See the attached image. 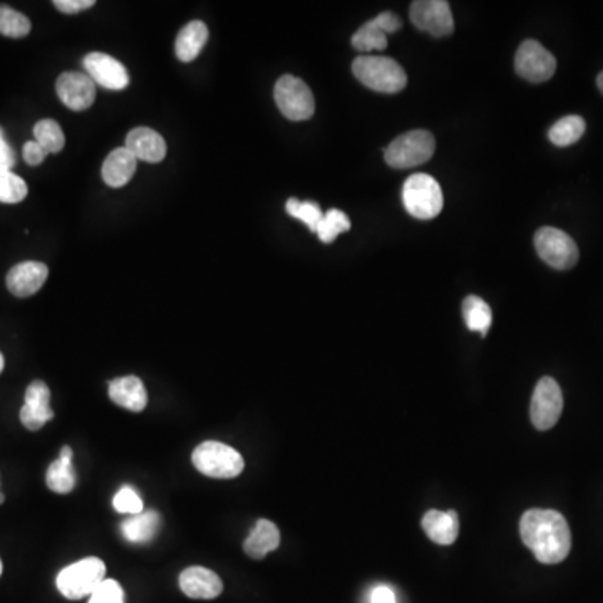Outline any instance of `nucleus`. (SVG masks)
<instances>
[{"label": "nucleus", "instance_id": "obj_29", "mask_svg": "<svg viewBox=\"0 0 603 603\" xmlns=\"http://www.w3.org/2000/svg\"><path fill=\"white\" fill-rule=\"evenodd\" d=\"M27 191L29 188L21 176H17L9 168L0 166V203H9V205L21 203L22 200H26Z\"/></svg>", "mask_w": 603, "mask_h": 603}, {"label": "nucleus", "instance_id": "obj_31", "mask_svg": "<svg viewBox=\"0 0 603 603\" xmlns=\"http://www.w3.org/2000/svg\"><path fill=\"white\" fill-rule=\"evenodd\" d=\"M31 32V21L12 7L0 6V34L21 39Z\"/></svg>", "mask_w": 603, "mask_h": 603}, {"label": "nucleus", "instance_id": "obj_15", "mask_svg": "<svg viewBox=\"0 0 603 603\" xmlns=\"http://www.w3.org/2000/svg\"><path fill=\"white\" fill-rule=\"evenodd\" d=\"M49 268L42 262H21L12 267L7 274V289L12 295L26 299L37 294L46 284Z\"/></svg>", "mask_w": 603, "mask_h": 603}, {"label": "nucleus", "instance_id": "obj_17", "mask_svg": "<svg viewBox=\"0 0 603 603\" xmlns=\"http://www.w3.org/2000/svg\"><path fill=\"white\" fill-rule=\"evenodd\" d=\"M126 148L136 160L160 163L165 160L166 143L160 133L151 128H134L126 136Z\"/></svg>", "mask_w": 603, "mask_h": 603}, {"label": "nucleus", "instance_id": "obj_9", "mask_svg": "<svg viewBox=\"0 0 603 603\" xmlns=\"http://www.w3.org/2000/svg\"><path fill=\"white\" fill-rule=\"evenodd\" d=\"M563 411V394L553 377H543L531 397V423L540 431H548L558 423Z\"/></svg>", "mask_w": 603, "mask_h": 603}, {"label": "nucleus", "instance_id": "obj_16", "mask_svg": "<svg viewBox=\"0 0 603 603\" xmlns=\"http://www.w3.org/2000/svg\"><path fill=\"white\" fill-rule=\"evenodd\" d=\"M181 592L195 600H213L223 592L222 578L203 567H190L180 575Z\"/></svg>", "mask_w": 603, "mask_h": 603}, {"label": "nucleus", "instance_id": "obj_10", "mask_svg": "<svg viewBox=\"0 0 603 603\" xmlns=\"http://www.w3.org/2000/svg\"><path fill=\"white\" fill-rule=\"evenodd\" d=\"M515 69L530 83H545L557 71V59L540 42L528 39L516 51Z\"/></svg>", "mask_w": 603, "mask_h": 603}, {"label": "nucleus", "instance_id": "obj_28", "mask_svg": "<svg viewBox=\"0 0 603 603\" xmlns=\"http://www.w3.org/2000/svg\"><path fill=\"white\" fill-rule=\"evenodd\" d=\"M34 136L39 145L46 150L47 155H56L66 145V136L54 119H41L34 126Z\"/></svg>", "mask_w": 603, "mask_h": 603}, {"label": "nucleus", "instance_id": "obj_18", "mask_svg": "<svg viewBox=\"0 0 603 603\" xmlns=\"http://www.w3.org/2000/svg\"><path fill=\"white\" fill-rule=\"evenodd\" d=\"M109 397L121 408L141 413L148 406V392L140 377H118L109 382Z\"/></svg>", "mask_w": 603, "mask_h": 603}, {"label": "nucleus", "instance_id": "obj_13", "mask_svg": "<svg viewBox=\"0 0 603 603\" xmlns=\"http://www.w3.org/2000/svg\"><path fill=\"white\" fill-rule=\"evenodd\" d=\"M57 96L71 111H86L96 99V84L88 74L64 73L56 83Z\"/></svg>", "mask_w": 603, "mask_h": 603}, {"label": "nucleus", "instance_id": "obj_5", "mask_svg": "<svg viewBox=\"0 0 603 603\" xmlns=\"http://www.w3.org/2000/svg\"><path fill=\"white\" fill-rule=\"evenodd\" d=\"M106 580V565L101 558L89 557L62 568L57 575V590L69 598L91 597L94 590Z\"/></svg>", "mask_w": 603, "mask_h": 603}, {"label": "nucleus", "instance_id": "obj_40", "mask_svg": "<svg viewBox=\"0 0 603 603\" xmlns=\"http://www.w3.org/2000/svg\"><path fill=\"white\" fill-rule=\"evenodd\" d=\"M597 84L598 89H600V91L603 93V73L598 74Z\"/></svg>", "mask_w": 603, "mask_h": 603}, {"label": "nucleus", "instance_id": "obj_3", "mask_svg": "<svg viewBox=\"0 0 603 603\" xmlns=\"http://www.w3.org/2000/svg\"><path fill=\"white\" fill-rule=\"evenodd\" d=\"M191 461L201 475L217 480L237 478L245 468L242 454L232 446L218 441H205L200 446H196Z\"/></svg>", "mask_w": 603, "mask_h": 603}, {"label": "nucleus", "instance_id": "obj_14", "mask_svg": "<svg viewBox=\"0 0 603 603\" xmlns=\"http://www.w3.org/2000/svg\"><path fill=\"white\" fill-rule=\"evenodd\" d=\"M54 418L51 391L46 382L34 381L27 387L26 401L21 409V421L29 431H39Z\"/></svg>", "mask_w": 603, "mask_h": 603}, {"label": "nucleus", "instance_id": "obj_19", "mask_svg": "<svg viewBox=\"0 0 603 603\" xmlns=\"http://www.w3.org/2000/svg\"><path fill=\"white\" fill-rule=\"evenodd\" d=\"M423 530L434 543L446 547L453 545L459 533L458 513L454 510H429L423 516Z\"/></svg>", "mask_w": 603, "mask_h": 603}, {"label": "nucleus", "instance_id": "obj_11", "mask_svg": "<svg viewBox=\"0 0 603 603\" xmlns=\"http://www.w3.org/2000/svg\"><path fill=\"white\" fill-rule=\"evenodd\" d=\"M411 22L419 31L434 37L449 36L454 31L451 7L446 0H418L411 4Z\"/></svg>", "mask_w": 603, "mask_h": 603}, {"label": "nucleus", "instance_id": "obj_25", "mask_svg": "<svg viewBox=\"0 0 603 603\" xmlns=\"http://www.w3.org/2000/svg\"><path fill=\"white\" fill-rule=\"evenodd\" d=\"M463 317L468 329L480 332L483 337L488 334V330L493 324V312H491L490 305L476 295H469L464 299Z\"/></svg>", "mask_w": 603, "mask_h": 603}, {"label": "nucleus", "instance_id": "obj_24", "mask_svg": "<svg viewBox=\"0 0 603 603\" xmlns=\"http://www.w3.org/2000/svg\"><path fill=\"white\" fill-rule=\"evenodd\" d=\"M161 525V516L155 510L143 511L121 523V533L129 543H148L155 538Z\"/></svg>", "mask_w": 603, "mask_h": 603}, {"label": "nucleus", "instance_id": "obj_42", "mask_svg": "<svg viewBox=\"0 0 603 603\" xmlns=\"http://www.w3.org/2000/svg\"><path fill=\"white\" fill-rule=\"evenodd\" d=\"M4 500H6V496L2 495V493H0V505H2V503H4Z\"/></svg>", "mask_w": 603, "mask_h": 603}, {"label": "nucleus", "instance_id": "obj_37", "mask_svg": "<svg viewBox=\"0 0 603 603\" xmlns=\"http://www.w3.org/2000/svg\"><path fill=\"white\" fill-rule=\"evenodd\" d=\"M376 22L386 34H394V32L399 31L402 26L401 19H399L394 12L389 11L379 14V16L376 17Z\"/></svg>", "mask_w": 603, "mask_h": 603}, {"label": "nucleus", "instance_id": "obj_8", "mask_svg": "<svg viewBox=\"0 0 603 603\" xmlns=\"http://www.w3.org/2000/svg\"><path fill=\"white\" fill-rule=\"evenodd\" d=\"M535 248L543 262L557 270L575 267L580 257L575 240L558 228H540L535 235Z\"/></svg>", "mask_w": 603, "mask_h": 603}, {"label": "nucleus", "instance_id": "obj_2", "mask_svg": "<svg viewBox=\"0 0 603 603\" xmlns=\"http://www.w3.org/2000/svg\"><path fill=\"white\" fill-rule=\"evenodd\" d=\"M357 81L377 93L394 94L406 88L408 76L391 57L361 56L352 62Z\"/></svg>", "mask_w": 603, "mask_h": 603}, {"label": "nucleus", "instance_id": "obj_43", "mask_svg": "<svg viewBox=\"0 0 603 603\" xmlns=\"http://www.w3.org/2000/svg\"><path fill=\"white\" fill-rule=\"evenodd\" d=\"M0 575H2V560H0Z\"/></svg>", "mask_w": 603, "mask_h": 603}, {"label": "nucleus", "instance_id": "obj_23", "mask_svg": "<svg viewBox=\"0 0 603 603\" xmlns=\"http://www.w3.org/2000/svg\"><path fill=\"white\" fill-rule=\"evenodd\" d=\"M208 41V27L205 22L193 21L186 24L176 37L175 52L176 57L181 62L195 61L200 56L203 47Z\"/></svg>", "mask_w": 603, "mask_h": 603}, {"label": "nucleus", "instance_id": "obj_38", "mask_svg": "<svg viewBox=\"0 0 603 603\" xmlns=\"http://www.w3.org/2000/svg\"><path fill=\"white\" fill-rule=\"evenodd\" d=\"M16 161V151L12 150L11 146H9L6 136H4V131L0 128V166L11 170L16 165Z\"/></svg>", "mask_w": 603, "mask_h": 603}, {"label": "nucleus", "instance_id": "obj_4", "mask_svg": "<svg viewBox=\"0 0 603 603\" xmlns=\"http://www.w3.org/2000/svg\"><path fill=\"white\" fill-rule=\"evenodd\" d=\"M402 201L409 215L418 220H433L443 210V190L433 176L416 173L404 183Z\"/></svg>", "mask_w": 603, "mask_h": 603}, {"label": "nucleus", "instance_id": "obj_39", "mask_svg": "<svg viewBox=\"0 0 603 603\" xmlns=\"http://www.w3.org/2000/svg\"><path fill=\"white\" fill-rule=\"evenodd\" d=\"M371 603H396V595L391 588L381 585L372 590Z\"/></svg>", "mask_w": 603, "mask_h": 603}, {"label": "nucleus", "instance_id": "obj_6", "mask_svg": "<svg viewBox=\"0 0 603 603\" xmlns=\"http://www.w3.org/2000/svg\"><path fill=\"white\" fill-rule=\"evenodd\" d=\"M436 150L433 134L424 129H416L397 136L389 148L384 151L387 165L396 170H406L414 166L424 165L431 160Z\"/></svg>", "mask_w": 603, "mask_h": 603}, {"label": "nucleus", "instance_id": "obj_22", "mask_svg": "<svg viewBox=\"0 0 603 603\" xmlns=\"http://www.w3.org/2000/svg\"><path fill=\"white\" fill-rule=\"evenodd\" d=\"M46 483L49 490L59 495H67L76 486V471L73 464V449L64 446L56 461L47 468Z\"/></svg>", "mask_w": 603, "mask_h": 603}, {"label": "nucleus", "instance_id": "obj_26", "mask_svg": "<svg viewBox=\"0 0 603 603\" xmlns=\"http://www.w3.org/2000/svg\"><path fill=\"white\" fill-rule=\"evenodd\" d=\"M585 128H587L585 119L572 114V116H565V118L553 124L550 131H548V138H550L553 145L562 146L563 148V146L577 143L582 138L583 133H585Z\"/></svg>", "mask_w": 603, "mask_h": 603}, {"label": "nucleus", "instance_id": "obj_7", "mask_svg": "<svg viewBox=\"0 0 603 603\" xmlns=\"http://www.w3.org/2000/svg\"><path fill=\"white\" fill-rule=\"evenodd\" d=\"M275 103L290 121H305L314 116L315 99L309 86L295 76H282L275 84Z\"/></svg>", "mask_w": 603, "mask_h": 603}, {"label": "nucleus", "instance_id": "obj_30", "mask_svg": "<svg viewBox=\"0 0 603 603\" xmlns=\"http://www.w3.org/2000/svg\"><path fill=\"white\" fill-rule=\"evenodd\" d=\"M347 230H351L349 217L341 210L332 208L329 212L324 213V218L320 220L315 233L319 235L320 242L332 243L335 238L339 237L342 232H347Z\"/></svg>", "mask_w": 603, "mask_h": 603}, {"label": "nucleus", "instance_id": "obj_27", "mask_svg": "<svg viewBox=\"0 0 603 603\" xmlns=\"http://www.w3.org/2000/svg\"><path fill=\"white\" fill-rule=\"evenodd\" d=\"M352 47L361 52L384 51L387 47V34L382 31L376 19L366 22L352 36Z\"/></svg>", "mask_w": 603, "mask_h": 603}, {"label": "nucleus", "instance_id": "obj_12", "mask_svg": "<svg viewBox=\"0 0 603 603\" xmlns=\"http://www.w3.org/2000/svg\"><path fill=\"white\" fill-rule=\"evenodd\" d=\"M83 66L94 84L111 91H123L128 88L129 74L126 67L118 59L104 52H91L84 57Z\"/></svg>", "mask_w": 603, "mask_h": 603}, {"label": "nucleus", "instance_id": "obj_41", "mask_svg": "<svg viewBox=\"0 0 603 603\" xmlns=\"http://www.w3.org/2000/svg\"><path fill=\"white\" fill-rule=\"evenodd\" d=\"M4 364H6V361H4V356H2V352H0V374L4 371Z\"/></svg>", "mask_w": 603, "mask_h": 603}, {"label": "nucleus", "instance_id": "obj_34", "mask_svg": "<svg viewBox=\"0 0 603 603\" xmlns=\"http://www.w3.org/2000/svg\"><path fill=\"white\" fill-rule=\"evenodd\" d=\"M89 603H124L123 588L116 580L106 578L89 597Z\"/></svg>", "mask_w": 603, "mask_h": 603}, {"label": "nucleus", "instance_id": "obj_35", "mask_svg": "<svg viewBox=\"0 0 603 603\" xmlns=\"http://www.w3.org/2000/svg\"><path fill=\"white\" fill-rule=\"evenodd\" d=\"M94 0H54V7L64 14H78L94 7Z\"/></svg>", "mask_w": 603, "mask_h": 603}, {"label": "nucleus", "instance_id": "obj_1", "mask_svg": "<svg viewBox=\"0 0 603 603\" xmlns=\"http://www.w3.org/2000/svg\"><path fill=\"white\" fill-rule=\"evenodd\" d=\"M520 535L536 560L545 565L563 562L572 548L570 526L562 513L555 510L526 511L521 516Z\"/></svg>", "mask_w": 603, "mask_h": 603}, {"label": "nucleus", "instance_id": "obj_36", "mask_svg": "<svg viewBox=\"0 0 603 603\" xmlns=\"http://www.w3.org/2000/svg\"><path fill=\"white\" fill-rule=\"evenodd\" d=\"M22 156H24L27 165L39 166L42 161L46 160L47 153L37 141H27Z\"/></svg>", "mask_w": 603, "mask_h": 603}, {"label": "nucleus", "instance_id": "obj_32", "mask_svg": "<svg viewBox=\"0 0 603 603\" xmlns=\"http://www.w3.org/2000/svg\"><path fill=\"white\" fill-rule=\"evenodd\" d=\"M285 210L290 217L297 218L300 222H304L312 232H317L320 220L324 218L322 208L315 201H300L297 198H290L285 205Z\"/></svg>", "mask_w": 603, "mask_h": 603}, {"label": "nucleus", "instance_id": "obj_21", "mask_svg": "<svg viewBox=\"0 0 603 603\" xmlns=\"http://www.w3.org/2000/svg\"><path fill=\"white\" fill-rule=\"evenodd\" d=\"M280 545V531L275 523L268 520H258L253 526L247 540L243 543V550L248 557L262 560L268 553L277 550Z\"/></svg>", "mask_w": 603, "mask_h": 603}, {"label": "nucleus", "instance_id": "obj_20", "mask_svg": "<svg viewBox=\"0 0 603 603\" xmlns=\"http://www.w3.org/2000/svg\"><path fill=\"white\" fill-rule=\"evenodd\" d=\"M136 168H138V160L126 146H123V148L111 151L108 158L104 160L103 180L111 188H121V186L128 185V181L136 173Z\"/></svg>", "mask_w": 603, "mask_h": 603}, {"label": "nucleus", "instance_id": "obj_33", "mask_svg": "<svg viewBox=\"0 0 603 603\" xmlns=\"http://www.w3.org/2000/svg\"><path fill=\"white\" fill-rule=\"evenodd\" d=\"M114 510L118 511V513H123V515H140L145 511V505H143V500H141V496L136 493L134 488L131 486H123L121 490L116 493L113 500Z\"/></svg>", "mask_w": 603, "mask_h": 603}]
</instances>
